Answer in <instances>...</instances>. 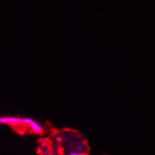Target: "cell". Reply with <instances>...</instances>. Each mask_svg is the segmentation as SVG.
Wrapping results in <instances>:
<instances>
[{
    "mask_svg": "<svg viewBox=\"0 0 155 155\" xmlns=\"http://www.w3.org/2000/svg\"><path fill=\"white\" fill-rule=\"evenodd\" d=\"M1 124H9L15 128L19 127L21 125V119L16 116H2L0 117Z\"/></svg>",
    "mask_w": 155,
    "mask_h": 155,
    "instance_id": "obj_1",
    "label": "cell"
},
{
    "mask_svg": "<svg viewBox=\"0 0 155 155\" xmlns=\"http://www.w3.org/2000/svg\"><path fill=\"white\" fill-rule=\"evenodd\" d=\"M29 127L30 128L31 131L34 133H41L44 131V127L42 125L35 120H32V122L29 124Z\"/></svg>",
    "mask_w": 155,
    "mask_h": 155,
    "instance_id": "obj_2",
    "label": "cell"
},
{
    "mask_svg": "<svg viewBox=\"0 0 155 155\" xmlns=\"http://www.w3.org/2000/svg\"><path fill=\"white\" fill-rule=\"evenodd\" d=\"M65 155H85L84 153L79 152V151H70Z\"/></svg>",
    "mask_w": 155,
    "mask_h": 155,
    "instance_id": "obj_4",
    "label": "cell"
},
{
    "mask_svg": "<svg viewBox=\"0 0 155 155\" xmlns=\"http://www.w3.org/2000/svg\"><path fill=\"white\" fill-rule=\"evenodd\" d=\"M20 119H21V124L28 125V126H29V124H30L32 120V119H31L30 117H20Z\"/></svg>",
    "mask_w": 155,
    "mask_h": 155,
    "instance_id": "obj_3",
    "label": "cell"
}]
</instances>
